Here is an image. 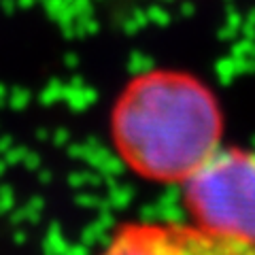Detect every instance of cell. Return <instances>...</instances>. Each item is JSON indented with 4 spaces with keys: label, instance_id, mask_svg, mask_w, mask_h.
Returning a JSON list of instances; mask_svg holds the SVG:
<instances>
[{
    "label": "cell",
    "instance_id": "6da1fadb",
    "mask_svg": "<svg viewBox=\"0 0 255 255\" xmlns=\"http://www.w3.org/2000/svg\"><path fill=\"white\" fill-rule=\"evenodd\" d=\"M119 157L147 181L183 183L221 147L223 117L211 87L177 68L128 81L111 113Z\"/></svg>",
    "mask_w": 255,
    "mask_h": 255
},
{
    "label": "cell",
    "instance_id": "7a4b0ae2",
    "mask_svg": "<svg viewBox=\"0 0 255 255\" xmlns=\"http://www.w3.org/2000/svg\"><path fill=\"white\" fill-rule=\"evenodd\" d=\"M181 185L198 228L255 241V153L219 147Z\"/></svg>",
    "mask_w": 255,
    "mask_h": 255
},
{
    "label": "cell",
    "instance_id": "3957f363",
    "mask_svg": "<svg viewBox=\"0 0 255 255\" xmlns=\"http://www.w3.org/2000/svg\"><path fill=\"white\" fill-rule=\"evenodd\" d=\"M98 255H255V241L215 234L196 223L128 221Z\"/></svg>",
    "mask_w": 255,
    "mask_h": 255
}]
</instances>
